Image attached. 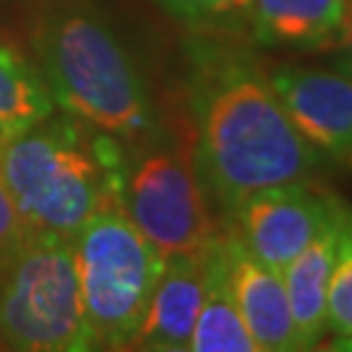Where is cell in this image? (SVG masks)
Listing matches in <instances>:
<instances>
[{"instance_id":"13","label":"cell","mask_w":352,"mask_h":352,"mask_svg":"<svg viewBox=\"0 0 352 352\" xmlns=\"http://www.w3.org/2000/svg\"><path fill=\"white\" fill-rule=\"evenodd\" d=\"M190 352H258L243 324L230 285L225 230H219L204 248V292Z\"/></svg>"},{"instance_id":"12","label":"cell","mask_w":352,"mask_h":352,"mask_svg":"<svg viewBox=\"0 0 352 352\" xmlns=\"http://www.w3.org/2000/svg\"><path fill=\"white\" fill-rule=\"evenodd\" d=\"M344 209H347V204L342 201V206L324 225V230L282 269L300 350L318 347V342L327 334L329 277H331V264H334V251H337Z\"/></svg>"},{"instance_id":"20","label":"cell","mask_w":352,"mask_h":352,"mask_svg":"<svg viewBox=\"0 0 352 352\" xmlns=\"http://www.w3.org/2000/svg\"><path fill=\"white\" fill-rule=\"evenodd\" d=\"M8 139V136H6V131H0V146H3V141Z\"/></svg>"},{"instance_id":"11","label":"cell","mask_w":352,"mask_h":352,"mask_svg":"<svg viewBox=\"0 0 352 352\" xmlns=\"http://www.w3.org/2000/svg\"><path fill=\"white\" fill-rule=\"evenodd\" d=\"M347 0H251L245 29L253 45L287 52L337 47Z\"/></svg>"},{"instance_id":"8","label":"cell","mask_w":352,"mask_h":352,"mask_svg":"<svg viewBox=\"0 0 352 352\" xmlns=\"http://www.w3.org/2000/svg\"><path fill=\"white\" fill-rule=\"evenodd\" d=\"M269 78L302 139L324 160L352 170V76L282 63L269 68Z\"/></svg>"},{"instance_id":"3","label":"cell","mask_w":352,"mask_h":352,"mask_svg":"<svg viewBox=\"0 0 352 352\" xmlns=\"http://www.w3.org/2000/svg\"><path fill=\"white\" fill-rule=\"evenodd\" d=\"M0 177L29 230L74 240L115 190V173L76 118L58 110L3 141Z\"/></svg>"},{"instance_id":"17","label":"cell","mask_w":352,"mask_h":352,"mask_svg":"<svg viewBox=\"0 0 352 352\" xmlns=\"http://www.w3.org/2000/svg\"><path fill=\"white\" fill-rule=\"evenodd\" d=\"M26 232H29V227H26L24 217H21L19 206H16L6 183H3V177H0V269L8 264V258L21 245Z\"/></svg>"},{"instance_id":"4","label":"cell","mask_w":352,"mask_h":352,"mask_svg":"<svg viewBox=\"0 0 352 352\" xmlns=\"http://www.w3.org/2000/svg\"><path fill=\"white\" fill-rule=\"evenodd\" d=\"M74 256L91 350L131 347L162 272V258L123 212L118 183L78 230Z\"/></svg>"},{"instance_id":"5","label":"cell","mask_w":352,"mask_h":352,"mask_svg":"<svg viewBox=\"0 0 352 352\" xmlns=\"http://www.w3.org/2000/svg\"><path fill=\"white\" fill-rule=\"evenodd\" d=\"M0 342L21 352L91 350L71 238L29 230L0 269Z\"/></svg>"},{"instance_id":"6","label":"cell","mask_w":352,"mask_h":352,"mask_svg":"<svg viewBox=\"0 0 352 352\" xmlns=\"http://www.w3.org/2000/svg\"><path fill=\"white\" fill-rule=\"evenodd\" d=\"M126 154L115 183L128 219L162 261L177 253L201 251L219 227L193 154H186L167 133Z\"/></svg>"},{"instance_id":"7","label":"cell","mask_w":352,"mask_h":352,"mask_svg":"<svg viewBox=\"0 0 352 352\" xmlns=\"http://www.w3.org/2000/svg\"><path fill=\"white\" fill-rule=\"evenodd\" d=\"M342 206L331 190L311 180H289L251 193L225 222L248 251L274 272H282L324 230Z\"/></svg>"},{"instance_id":"9","label":"cell","mask_w":352,"mask_h":352,"mask_svg":"<svg viewBox=\"0 0 352 352\" xmlns=\"http://www.w3.org/2000/svg\"><path fill=\"white\" fill-rule=\"evenodd\" d=\"M225 248L232 295L256 350H300L282 272H274L261 264L230 227H225Z\"/></svg>"},{"instance_id":"18","label":"cell","mask_w":352,"mask_h":352,"mask_svg":"<svg viewBox=\"0 0 352 352\" xmlns=\"http://www.w3.org/2000/svg\"><path fill=\"white\" fill-rule=\"evenodd\" d=\"M337 47H340V71L352 76V0L344 3V24Z\"/></svg>"},{"instance_id":"16","label":"cell","mask_w":352,"mask_h":352,"mask_svg":"<svg viewBox=\"0 0 352 352\" xmlns=\"http://www.w3.org/2000/svg\"><path fill=\"white\" fill-rule=\"evenodd\" d=\"M167 16L193 29L245 26L251 0H154Z\"/></svg>"},{"instance_id":"19","label":"cell","mask_w":352,"mask_h":352,"mask_svg":"<svg viewBox=\"0 0 352 352\" xmlns=\"http://www.w3.org/2000/svg\"><path fill=\"white\" fill-rule=\"evenodd\" d=\"M329 350H342V352H352V334L350 337H342V340H331Z\"/></svg>"},{"instance_id":"2","label":"cell","mask_w":352,"mask_h":352,"mask_svg":"<svg viewBox=\"0 0 352 352\" xmlns=\"http://www.w3.org/2000/svg\"><path fill=\"white\" fill-rule=\"evenodd\" d=\"M34 47L55 104L87 131L123 151L164 136L146 78L100 11L84 3L52 8Z\"/></svg>"},{"instance_id":"1","label":"cell","mask_w":352,"mask_h":352,"mask_svg":"<svg viewBox=\"0 0 352 352\" xmlns=\"http://www.w3.org/2000/svg\"><path fill=\"white\" fill-rule=\"evenodd\" d=\"M188 107L193 164L222 222L256 190L311 180L324 164L289 120L269 68L245 47L188 45Z\"/></svg>"},{"instance_id":"15","label":"cell","mask_w":352,"mask_h":352,"mask_svg":"<svg viewBox=\"0 0 352 352\" xmlns=\"http://www.w3.org/2000/svg\"><path fill=\"white\" fill-rule=\"evenodd\" d=\"M327 331L331 340L352 334V206L344 209L329 277L327 295Z\"/></svg>"},{"instance_id":"10","label":"cell","mask_w":352,"mask_h":352,"mask_svg":"<svg viewBox=\"0 0 352 352\" xmlns=\"http://www.w3.org/2000/svg\"><path fill=\"white\" fill-rule=\"evenodd\" d=\"M204 248L162 261L160 279L131 347L151 352H186L190 347L204 292Z\"/></svg>"},{"instance_id":"14","label":"cell","mask_w":352,"mask_h":352,"mask_svg":"<svg viewBox=\"0 0 352 352\" xmlns=\"http://www.w3.org/2000/svg\"><path fill=\"white\" fill-rule=\"evenodd\" d=\"M58 110L50 89L24 55L0 45V131L13 136Z\"/></svg>"}]
</instances>
